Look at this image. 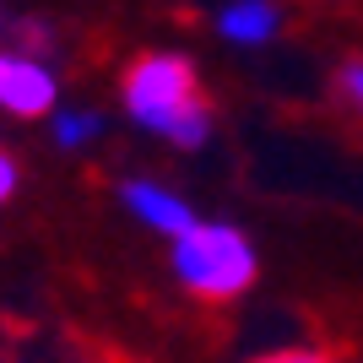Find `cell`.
I'll use <instances>...</instances> for the list:
<instances>
[{
	"instance_id": "obj_1",
	"label": "cell",
	"mask_w": 363,
	"mask_h": 363,
	"mask_svg": "<svg viewBox=\"0 0 363 363\" xmlns=\"http://www.w3.org/2000/svg\"><path fill=\"white\" fill-rule=\"evenodd\" d=\"M125 108L136 114L141 125L163 130V136L196 147L212 125V108L201 98V82H196V65L184 55H141L130 71H125Z\"/></svg>"
},
{
	"instance_id": "obj_2",
	"label": "cell",
	"mask_w": 363,
	"mask_h": 363,
	"mask_svg": "<svg viewBox=\"0 0 363 363\" xmlns=\"http://www.w3.org/2000/svg\"><path fill=\"white\" fill-rule=\"evenodd\" d=\"M174 266H179L184 288L196 293V298H206V303H228V298H239V293L255 282V255H250L244 233H233V228L196 223L179 239Z\"/></svg>"
},
{
	"instance_id": "obj_3",
	"label": "cell",
	"mask_w": 363,
	"mask_h": 363,
	"mask_svg": "<svg viewBox=\"0 0 363 363\" xmlns=\"http://www.w3.org/2000/svg\"><path fill=\"white\" fill-rule=\"evenodd\" d=\"M49 104H55V76L33 60V55L0 49V108L33 120V114H44Z\"/></svg>"
},
{
	"instance_id": "obj_4",
	"label": "cell",
	"mask_w": 363,
	"mask_h": 363,
	"mask_svg": "<svg viewBox=\"0 0 363 363\" xmlns=\"http://www.w3.org/2000/svg\"><path fill=\"white\" fill-rule=\"evenodd\" d=\"M125 201L136 206V217H147L152 228H163V233H174V239H184V233L196 228L190 206H184V201H174L168 190H157V184H130V190H125Z\"/></svg>"
},
{
	"instance_id": "obj_5",
	"label": "cell",
	"mask_w": 363,
	"mask_h": 363,
	"mask_svg": "<svg viewBox=\"0 0 363 363\" xmlns=\"http://www.w3.org/2000/svg\"><path fill=\"white\" fill-rule=\"evenodd\" d=\"M277 28H282V16H277L272 0H233L223 11V33L233 44H266Z\"/></svg>"
},
{
	"instance_id": "obj_6",
	"label": "cell",
	"mask_w": 363,
	"mask_h": 363,
	"mask_svg": "<svg viewBox=\"0 0 363 363\" xmlns=\"http://www.w3.org/2000/svg\"><path fill=\"white\" fill-rule=\"evenodd\" d=\"M92 130H98L92 114H65V120H60V141H87Z\"/></svg>"
},
{
	"instance_id": "obj_7",
	"label": "cell",
	"mask_w": 363,
	"mask_h": 363,
	"mask_svg": "<svg viewBox=\"0 0 363 363\" xmlns=\"http://www.w3.org/2000/svg\"><path fill=\"white\" fill-rule=\"evenodd\" d=\"M342 92L363 108V60H347V65H342Z\"/></svg>"
},
{
	"instance_id": "obj_8",
	"label": "cell",
	"mask_w": 363,
	"mask_h": 363,
	"mask_svg": "<svg viewBox=\"0 0 363 363\" xmlns=\"http://www.w3.org/2000/svg\"><path fill=\"white\" fill-rule=\"evenodd\" d=\"M11 190H16V163L6 157V152H0V201L11 196Z\"/></svg>"
},
{
	"instance_id": "obj_9",
	"label": "cell",
	"mask_w": 363,
	"mask_h": 363,
	"mask_svg": "<svg viewBox=\"0 0 363 363\" xmlns=\"http://www.w3.org/2000/svg\"><path fill=\"white\" fill-rule=\"evenodd\" d=\"M255 363H325L320 352H272V358H255Z\"/></svg>"
}]
</instances>
